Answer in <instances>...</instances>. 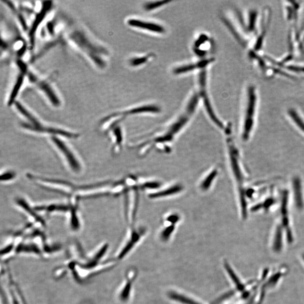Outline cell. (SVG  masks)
Returning <instances> with one entry per match:
<instances>
[{"label":"cell","instance_id":"6da1fadb","mask_svg":"<svg viewBox=\"0 0 304 304\" xmlns=\"http://www.w3.org/2000/svg\"><path fill=\"white\" fill-rule=\"evenodd\" d=\"M228 149L230 166L239 191V199L241 207V213L243 218L247 217L246 190L245 188L246 176L243 172L239 151L234 144L231 138L228 139Z\"/></svg>","mask_w":304,"mask_h":304},{"label":"cell","instance_id":"7a4b0ae2","mask_svg":"<svg viewBox=\"0 0 304 304\" xmlns=\"http://www.w3.org/2000/svg\"><path fill=\"white\" fill-rule=\"evenodd\" d=\"M27 177L37 186L44 189L45 190L67 196L68 199L76 198L80 185L66 180L39 176L33 174H28Z\"/></svg>","mask_w":304,"mask_h":304},{"label":"cell","instance_id":"3957f363","mask_svg":"<svg viewBox=\"0 0 304 304\" xmlns=\"http://www.w3.org/2000/svg\"><path fill=\"white\" fill-rule=\"evenodd\" d=\"M50 141L71 172L79 174L82 172L83 165L80 159L63 138L51 137Z\"/></svg>","mask_w":304,"mask_h":304},{"label":"cell","instance_id":"277c9868","mask_svg":"<svg viewBox=\"0 0 304 304\" xmlns=\"http://www.w3.org/2000/svg\"><path fill=\"white\" fill-rule=\"evenodd\" d=\"M21 127L29 132L36 133V134L47 135L49 137L56 136L63 138L64 139H76L80 136L79 133L77 132L45 125L41 121L34 125H27V124L23 123Z\"/></svg>","mask_w":304,"mask_h":304},{"label":"cell","instance_id":"5b68a950","mask_svg":"<svg viewBox=\"0 0 304 304\" xmlns=\"http://www.w3.org/2000/svg\"><path fill=\"white\" fill-rule=\"evenodd\" d=\"M255 90L254 87H251L248 89V100L247 101L245 118H244L242 133V139L245 141L249 139L253 130V125H254L256 107Z\"/></svg>","mask_w":304,"mask_h":304},{"label":"cell","instance_id":"8992f818","mask_svg":"<svg viewBox=\"0 0 304 304\" xmlns=\"http://www.w3.org/2000/svg\"><path fill=\"white\" fill-rule=\"evenodd\" d=\"M15 204L24 213L31 222V224L38 229L41 230L46 227L45 220L43 216L35 209V206H32L30 203L24 197H18L15 200Z\"/></svg>","mask_w":304,"mask_h":304},{"label":"cell","instance_id":"52a82bcc","mask_svg":"<svg viewBox=\"0 0 304 304\" xmlns=\"http://www.w3.org/2000/svg\"><path fill=\"white\" fill-rule=\"evenodd\" d=\"M80 200L76 198L69 199L70 209L67 214L69 228L74 233L80 232L82 228V220L79 213V202Z\"/></svg>","mask_w":304,"mask_h":304},{"label":"cell","instance_id":"ba28073f","mask_svg":"<svg viewBox=\"0 0 304 304\" xmlns=\"http://www.w3.org/2000/svg\"><path fill=\"white\" fill-rule=\"evenodd\" d=\"M206 71L205 69L201 70L199 75V84L200 87V96H201L205 104V108L208 112L210 117L213 119L214 123L216 124L219 127L223 128V125L217 116H216L215 113L212 107L210 100L209 99L208 94L206 91Z\"/></svg>","mask_w":304,"mask_h":304},{"label":"cell","instance_id":"9c48e42d","mask_svg":"<svg viewBox=\"0 0 304 304\" xmlns=\"http://www.w3.org/2000/svg\"><path fill=\"white\" fill-rule=\"evenodd\" d=\"M35 207L36 211L41 215H50L54 214H67L70 209V205L69 203L68 204L50 203V204L35 206Z\"/></svg>","mask_w":304,"mask_h":304},{"label":"cell","instance_id":"30bf717a","mask_svg":"<svg viewBox=\"0 0 304 304\" xmlns=\"http://www.w3.org/2000/svg\"><path fill=\"white\" fill-rule=\"evenodd\" d=\"M43 7L38 15H36V18L32 24L29 32V38L30 43L32 46H34L35 41V37L37 30L39 29L40 25L44 20V18L47 16L48 12L50 11L52 9V2H46L42 4Z\"/></svg>","mask_w":304,"mask_h":304},{"label":"cell","instance_id":"8fae6325","mask_svg":"<svg viewBox=\"0 0 304 304\" xmlns=\"http://www.w3.org/2000/svg\"><path fill=\"white\" fill-rule=\"evenodd\" d=\"M127 24L136 29L150 31L156 34H163L166 31L165 28L159 24L137 19L128 20Z\"/></svg>","mask_w":304,"mask_h":304},{"label":"cell","instance_id":"7c38bea8","mask_svg":"<svg viewBox=\"0 0 304 304\" xmlns=\"http://www.w3.org/2000/svg\"><path fill=\"white\" fill-rule=\"evenodd\" d=\"M133 270L128 271L125 282L119 290L118 297L121 302L126 303L130 298L132 283L136 275L135 271Z\"/></svg>","mask_w":304,"mask_h":304},{"label":"cell","instance_id":"4fadbf2b","mask_svg":"<svg viewBox=\"0 0 304 304\" xmlns=\"http://www.w3.org/2000/svg\"><path fill=\"white\" fill-rule=\"evenodd\" d=\"M288 193L284 192L282 197V205H281V217H282V225L284 227L289 242L293 240L291 228L289 227V215L288 208Z\"/></svg>","mask_w":304,"mask_h":304},{"label":"cell","instance_id":"5bb4252c","mask_svg":"<svg viewBox=\"0 0 304 304\" xmlns=\"http://www.w3.org/2000/svg\"><path fill=\"white\" fill-rule=\"evenodd\" d=\"M213 61V58L205 59L197 63L186 64V65L177 67L174 69L173 72L175 75H182L184 73L198 70V69H201V70H204Z\"/></svg>","mask_w":304,"mask_h":304},{"label":"cell","instance_id":"9a60e30c","mask_svg":"<svg viewBox=\"0 0 304 304\" xmlns=\"http://www.w3.org/2000/svg\"><path fill=\"white\" fill-rule=\"evenodd\" d=\"M19 63L21 68V72L17 77V81L11 92L10 97L9 98L8 104L9 106H11L16 102V99L17 96L19 94L22 86L24 84L25 76L27 72H28L27 69L25 64L22 62H19Z\"/></svg>","mask_w":304,"mask_h":304},{"label":"cell","instance_id":"2e32d148","mask_svg":"<svg viewBox=\"0 0 304 304\" xmlns=\"http://www.w3.org/2000/svg\"><path fill=\"white\" fill-rule=\"evenodd\" d=\"M39 86L40 89L42 90L44 93L47 95V97L50 100L51 103L55 106V107H58L61 104V101L58 99V96L55 94L52 88V85H50V83L47 81H43L39 83Z\"/></svg>","mask_w":304,"mask_h":304},{"label":"cell","instance_id":"e0dca14e","mask_svg":"<svg viewBox=\"0 0 304 304\" xmlns=\"http://www.w3.org/2000/svg\"><path fill=\"white\" fill-rule=\"evenodd\" d=\"M112 141V151L115 153L119 150V148L122 144V132L120 127L116 126L113 127L111 130Z\"/></svg>","mask_w":304,"mask_h":304},{"label":"cell","instance_id":"ac0fdd59","mask_svg":"<svg viewBox=\"0 0 304 304\" xmlns=\"http://www.w3.org/2000/svg\"><path fill=\"white\" fill-rule=\"evenodd\" d=\"M302 186L300 180H294L293 183L294 198L298 209H302L304 206Z\"/></svg>","mask_w":304,"mask_h":304},{"label":"cell","instance_id":"d6986e66","mask_svg":"<svg viewBox=\"0 0 304 304\" xmlns=\"http://www.w3.org/2000/svg\"><path fill=\"white\" fill-rule=\"evenodd\" d=\"M160 112V108L155 105H143L141 107H136L126 110V111L121 112L120 114L121 116H124V115L128 114H138L141 113L151 112V113H159Z\"/></svg>","mask_w":304,"mask_h":304},{"label":"cell","instance_id":"ffe728a7","mask_svg":"<svg viewBox=\"0 0 304 304\" xmlns=\"http://www.w3.org/2000/svg\"><path fill=\"white\" fill-rule=\"evenodd\" d=\"M224 266L225 268H226L227 272L230 278H231L235 285H236V289L239 291H244V289H245V285H244L241 282V281L239 280L236 274L234 272L231 267L229 266L227 262H225Z\"/></svg>","mask_w":304,"mask_h":304},{"label":"cell","instance_id":"44dd1931","mask_svg":"<svg viewBox=\"0 0 304 304\" xmlns=\"http://www.w3.org/2000/svg\"><path fill=\"white\" fill-rule=\"evenodd\" d=\"M282 226H278L276 229L274 241H273V250L275 252H279L282 250Z\"/></svg>","mask_w":304,"mask_h":304},{"label":"cell","instance_id":"7402d4cb","mask_svg":"<svg viewBox=\"0 0 304 304\" xmlns=\"http://www.w3.org/2000/svg\"><path fill=\"white\" fill-rule=\"evenodd\" d=\"M17 177V174L11 169L5 170L1 175V182L2 183H10L13 182Z\"/></svg>","mask_w":304,"mask_h":304},{"label":"cell","instance_id":"603a6c76","mask_svg":"<svg viewBox=\"0 0 304 304\" xmlns=\"http://www.w3.org/2000/svg\"><path fill=\"white\" fill-rule=\"evenodd\" d=\"M289 114L291 117L292 121L297 126V127L300 129L301 131L304 133V121L302 118H301L299 114L297 113L294 110H289Z\"/></svg>","mask_w":304,"mask_h":304},{"label":"cell","instance_id":"cb8c5ba5","mask_svg":"<svg viewBox=\"0 0 304 304\" xmlns=\"http://www.w3.org/2000/svg\"><path fill=\"white\" fill-rule=\"evenodd\" d=\"M170 0H163V1H157L148 2L145 4L144 9L146 11H151L155 9L162 7L165 5L172 3Z\"/></svg>","mask_w":304,"mask_h":304},{"label":"cell","instance_id":"d4e9b609","mask_svg":"<svg viewBox=\"0 0 304 304\" xmlns=\"http://www.w3.org/2000/svg\"><path fill=\"white\" fill-rule=\"evenodd\" d=\"M151 57H153V55L149 54L146 55V56L132 58L130 59L129 63H130V65L133 67L139 66L148 61Z\"/></svg>","mask_w":304,"mask_h":304},{"label":"cell","instance_id":"484cf974","mask_svg":"<svg viewBox=\"0 0 304 304\" xmlns=\"http://www.w3.org/2000/svg\"><path fill=\"white\" fill-rule=\"evenodd\" d=\"M80 304H92V303L90 302H82Z\"/></svg>","mask_w":304,"mask_h":304},{"label":"cell","instance_id":"4316f807","mask_svg":"<svg viewBox=\"0 0 304 304\" xmlns=\"http://www.w3.org/2000/svg\"><path fill=\"white\" fill-rule=\"evenodd\" d=\"M302 257H303V260H304V253H303V255H302Z\"/></svg>","mask_w":304,"mask_h":304}]
</instances>
